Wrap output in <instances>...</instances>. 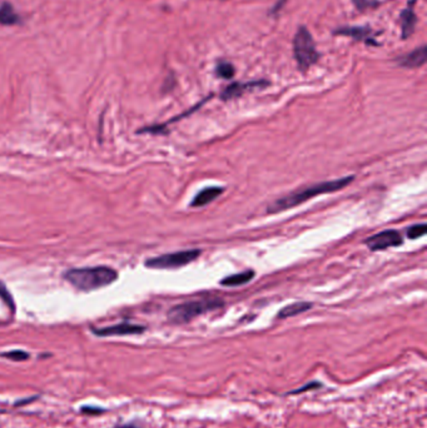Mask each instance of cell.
Masks as SVG:
<instances>
[{
    "label": "cell",
    "instance_id": "6da1fadb",
    "mask_svg": "<svg viewBox=\"0 0 427 428\" xmlns=\"http://www.w3.org/2000/svg\"><path fill=\"white\" fill-rule=\"evenodd\" d=\"M355 179V177H342L333 181H326V182L315 183L308 187L297 189L295 192H291L288 195L279 198L277 201L272 202L271 204L267 207L265 212L268 214L279 213L287 209L301 206L304 202L310 201L318 195H326V193H333L337 190H341L349 186V183Z\"/></svg>",
    "mask_w": 427,
    "mask_h": 428
},
{
    "label": "cell",
    "instance_id": "7a4b0ae2",
    "mask_svg": "<svg viewBox=\"0 0 427 428\" xmlns=\"http://www.w3.org/2000/svg\"><path fill=\"white\" fill-rule=\"evenodd\" d=\"M64 279L79 291L91 292L114 283L118 272L110 267H85L67 271Z\"/></svg>",
    "mask_w": 427,
    "mask_h": 428
},
{
    "label": "cell",
    "instance_id": "3957f363",
    "mask_svg": "<svg viewBox=\"0 0 427 428\" xmlns=\"http://www.w3.org/2000/svg\"><path fill=\"white\" fill-rule=\"evenodd\" d=\"M293 57L297 63L298 69L301 71H308L311 66L316 64L321 58L315 39L306 26H299L295 34Z\"/></svg>",
    "mask_w": 427,
    "mask_h": 428
},
{
    "label": "cell",
    "instance_id": "277c9868",
    "mask_svg": "<svg viewBox=\"0 0 427 428\" xmlns=\"http://www.w3.org/2000/svg\"><path fill=\"white\" fill-rule=\"evenodd\" d=\"M222 305H223V301L216 298L191 301V302H186L182 305H175L168 312L169 322L175 325H184L201 314L218 310Z\"/></svg>",
    "mask_w": 427,
    "mask_h": 428
},
{
    "label": "cell",
    "instance_id": "5b68a950",
    "mask_svg": "<svg viewBox=\"0 0 427 428\" xmlns=\"http://www.w3.org/2000/svg\"><path fill=\"white\" fill-rule=\"evenodd\" d=\"M201 254L200 249H189L181 251L175 253L163 254L159 257L149 258L146 260V267L153 269H173L189 265L191 262L197 260Z\"/></svg>",
    "mask_w": 427,
    "mask_h": 428
},
{
    "label": "cell",
    "instance_id": "8992f818",
    "mask_svg": "<svg viewBox=\"0 0 427 428\" xmlns=\"http://www.w3.org/2000/svg\"><path fill=\"white\" fill-rule=\"evenodd\" d=\"M333 34L349 37L357 42H361L366 46H380V43L377 42V35H380L381 32H376L371 26H341L333 30Z\"/></svg>",
    "mask_w": 427,
    "mask_h": 428
},
{
    "label": "cell",
    "instance_id": "52a82bcc",
    "mask_svg": "<svg viewBox=\"0 0 427 428\" xmlns=\"http://www.w3.org/2000/svg\"><path fill=\"white\" fill-rule=\"evenodd\" d=\"M365 243L371 251H382L390 247L401 246L402 237L400 232H397L395 229H388L369 237L365 240Z\"/></svg>",
    "mask_w": 427,
    "mask_h": 428
},
{
    "label": "cell",
    "instance_id": "ba28073f",
    "mask_svg": "<svg viewBox=\"0 0 427 428\" xmlns=\"http://www.w3.org/2000/svg\"><path fill=\"white\" fill-rule=\"evenodd\" d=\"M146 331V327L133 323H118V325L93 328L92 332L98 337H112V336H130V335H141Z\"/></svg>",
    "mask_w": 427,
    "mask_h": 428
},
{
    "label": "cell",
    "instance_id": "9c48e42d",
    "mask_svg": "<svg viewBox=\"0 0 427 428\" xmlns=\"http://www.w3.org/2000/svg\"><path fill=\"white\" fill-rule=\"evenodd\" d=\"M267 85H270V83L267 80H252V82H246V83H242V82H236L232 84L228 85L227 88L223 89V91L220 93V99L222 100H232L236 98H240L245 91H252L256 88H265Z\"/></svg>",
    "mask_w": 427,
    "mask_h": 428
},
{
    "label": "cell",
    "instance_id": "30bf717a",
    "mask_svg": "<svg viewBox=\"0 0 427 428\" xmlns=\"http://www.w3.org/2000/svg\"><path fill=\"white\" fill-rule=\"evenodd\" d=\"M417 0H408V6L400 14L401 23V38L406 40L415 33V28L417 24V15L415 13V4Z\"/></svg>",
    "mask_w": 427,
    "mask_h": 428
},
{
    "label": "cell",
    "instance_id": "8fae6325",
    "mask_svg": "<svg viewBox=\"0 0 427 428\" xmlns=\"http://www.w3.org/2000/svg\"><path fill=\"white\" fill-rule=\"evenodd\" d=\"M426 59V46H421L419 48H416L412 52L406 53V54H403L401 57H397L396 58V63L400 65V66H403V68L416 69V68H420V66L425 64Z\"/></svg>",
    "mask_w": 427,
    "mask_h": 428
},
{
    "label": "cell",
    "instance_id": "7c38bea8",
    "mask_svg": "<svg viewBox=\"0 0 427 428\" xmlns=\"http://www.w3.org/2000/svg\"><path fill=\"white\" fill-rule=\"evenodd\" d=\"M222 192H223V189L220 188V187H208V188H204L194 197L193 201L191 203V207L207 206L211 202H214L216 198H218L222 195Z\"/></svg>",
    "mask_w": 427,
    "mask_h": 428
},
{
    "label": "cell",
    "instance_id": "4fadbf2b",
    "mask_svg": "<svg viewBox=\"0 0 427 428\" xmlns=\"http://www.w3.org/2000/svg\"><path fill=\"white\" fill-rule=\"evenodd\" d=\"M20 23V17L15 12L13 6L9 3H3L0 6V24L1 26H15Z\"/></svg>",
    "mask_w": 427,
    "mask_h": 428
},
{
    "label": "cell",
    "instance_id": "5bb4252c",
    "mask_svg": "<svg viewBox=\"0 0 427 428\" xmlns=\"http://www.w3.org/2000/svg\"><path fill=\"white\" fill-rule=\"evenodd\" d=\"M253 278H254V272L253 271H246V272L233 274V276L222 279L220 285H227V287L246 285L248 282H251Z\"/></svg>",
    "mask_w": 427,
    "mask_h": 428
},
{
    "label": "cell",
    "instance_id": "9a60e30c",
    "mask_svg": "<svg viewBox=\"0 0 427 428\" xmlns=\"http://www.w3.org/2000/svg\"><path fill=\"white\" fill-rule=\"evenodd\" d=\"M312 308L311 303H306V302H297V303H292V305H287L285 308H282L279 313V319L282 318L295 317L297 314H301L304 312L308 311Z\"/></svg>",
    "mask_w": 427,
    "mask_h": 428
},
{
    "label": "cell",
    "instance_id": "2e32d148",
    "mask_svg": "<svg viewBox=\"0 0 427 428\" xmlns=\"http://www.w3.org/2000/svg\"><path fill=\"white\" fill-rule=\"evenodd\" d=\"M236 74V69L232 63L220 60L216 65V75L222 79H232Z\"/></svg>",
    "mask_w": 427,
    "mask_h": 428
},
{
    "label": "cell",
    "instance_id": "e0dca14e",
    "mask_svg": "<svg viewBox=\"0 0 427 428\" xmlns=\"http://www.w3.org/2000/svg\"><path fill=\"white\" fill-rule=\"evenodd\" d=\"M352 4L355 6L358 12H366V10H374L380 7L381 1L380 0H351Z\"/></svg>",
    "mask_w": 427,
    "mask_h": 428
},
{
    "label": "cell",
    "instance_id": "ac0fdd59",
    "mask_svg": "<svg viewBox=\"0 0 427 428\" xmlns=\"http://www.w3.org/2000/svg\"><path fill=\"white\" fill-rule=\"evenodd\" d=\"M1 357H4V358H7L9 361H14V362H23V361H26V359H29V353L26 352V350H9V352H4V353H1L0 355Z\"/></svg>",
    "mask_w": 427,
    "mask_h": 428
},
{
    "label": "cell",
    "instance_id": "d6986e66",
    "mask_svg": "<svg viewBox=\"0 0 427 428\" xmlns=\"http://www.w3.org/2000/svg\"><path fill=\"white\" fill-rule=\"evenodd\" d=\"M427 232L426 224H415L408 229V237L410 240H417L424 237Z\"/></svg>",
    "mask_w": 427,
    "mask_h": 428
},
{
    "label": "cell",
    "instance_id": "ffe728a7",
    "mask_svg": "<svg viewBox=\"0 0 427 428\" xmlns=\"http://www.w3.org/2000/svg\"><path fill=\"white\" fill-rule=\"evenodd\" d=\"M0 298L3 299L10 308L14 310V302L10 293L8 292L7 287L4 285L3 282H0Z\"/></svg>",
    "mask_w": 427,
    "mask_h": 428
},
{
    "label": "cell",
    "instance_id": "44dd1931",
    "mask_svg": "<svg viewBox=\"0 0 427 428\" xmlns=\"http://www.w3.org/2000/svg\"><path fill=\"white\" fill-rule=\"evenodd\" d=\"M80 412L85 413V415H101L105 412V409H101V407H94V406H83L80 409Z\"/></svg>",
    "mask_w": 427,
    "mask_h": 428
},
{
    "label": "cell",
    "instance_id": "7402d4cb",
    "mask_svg": "<svg viewBox=\"0 0 427 428\" xmlns=\"http://www.w3.org/2000/svg\"><path fill=\"white\" fill-rule=\"evenodd\" d=\"M112 428H142L141 426H138L136 423H119L116 425L114 427Z\"/></svg>",
    "mask_w": 427,
    "mask_h": 428
}]
</instances>
